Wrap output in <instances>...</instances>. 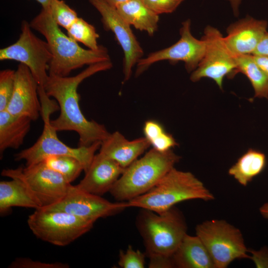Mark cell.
I'll use <instances>...</instances> for the list:
<instances>
[{"label":"cell","instance_id":"obj_11","mask_svg":"<svg viewBox=\"0 0 268 268\" xmlns=\"http://www.w3.org/2000/svg\"><path fill=\"white\" fill-rule=\"evenodd\" d=\"M201 39L205 44V53L197 68L192 72L190 79L197 82L202 78H209L222 90L224 77L234 76L237 56L229 49L223 35L215 27L207 26Z\"/></svg>","mask_w":268,"mask_h":268},{"label":"cell","instance_id":"obj_33","mask_svg":"<svg viewBox=\"0 0 268 268\" xmlns=\"http://www.w3.org/2000/svg\"><path fill=\"white\" fill-rule=\"evenodd\" d=\"M250 259L257 268H268V248L264 247L259 250H248Z\"/></svg>","mask_w":268,"mask_h":268},{"label":"cell","instance_id":"obj_16","mask_svg":"<svg viewBox=\"0 0 268 268\" xmlns=\"http://www.w3.org/2000/svg\"><path fill=\"white\" fill-rule=\"evenodd\" d=\"M268 22L250 16L230 24L226 29L225 42L236 55H253L258 44L267 32Z\"/></svg>","mask_w":268,"mask_h":268},{"label":"cell","instance_id":"obj_8","mask_svg":"<svg viewBox=\"0 0 268 268\" xmlns=\"http://www.w3.org/2000/svg\"><path fill=\"white\" fill-rule=\"evenodd\" d=\"M1 175L20 180L40 208L60 201L71 185L61 174L48 167L43 161L25 167L4 169Z\"/></svg>","mask_w":268,"mask_h":268},{"label":"cell","instance_id":"obj_28","mask_svg":"<svg viewBox=\"0 0 268 268\" xmlns=\"http://www.w3.org/2000/svg\"><path fill=\"white\" fill-rule=\"evenodd\" d=\"M15 70L5 69L0 71V111L6 109L12 97L15 84Z\"/></svg>","mask_w":268,"mask_h":268},{"label":"cell","instance_id":"obj_24","mask_svg":"<svg viewBox=\"0 0 268 268\" xmlns=\"http://www.w3.org/2000/svg\"><path fill=\"white\" fill-rule=\"evenodd\" d=\"M237 67L234 75L238 73L244 74L250 81L254 97L268 98V76L255 61L253 55H238Z\"/></svg>","mask_w":268,"mask_h":268},{"label":"cell","instance_id":"obj_6","mask_svg":"<svg viewBox=\"0 0 268 268\" xmlns=\"http://www.w3.org/2000/svg\"><path fill=\"white\" fill-rule=\"evenodd\" d=\"M196 234L208 251L215 268H226L237 259H250L241 232L224 220L203 221L196 226Z\"/></svg>","mask_w":268,"mask_h":268},{"label":"cell","instance_id":"obj_21","mask_svg":"<svg viewBox=\"0 0 268 268\" xmlns=\"http://www.w3.org/2000/svg\"><path fill=\"white\" fill-rule=\"evenodd\" d=\"M116 9L130 25L152 36L157 30L159 15L147 7L141 0H131L119 5Z\"/></svg>","mask_w":268,"mask_h":268},{"label":"cell","instance_id":"obj_25","mask_svg":"<svg viewBox=\"0 0 268 268\" xmlns=\"http://www.w3.org/2000/svg\"><path fill=\"white\" fill-rule=\"evenodd\" d=\"M49 168L61 174L71 183L80 174L84 168L77 158L68 155H51L43 160Z\"/></svg>","mask_w":268,"mask_h":268},{"label":"cell","instance_id":"obj_12","mask_svg":"<svg viewBox=\"0 0 268 268\" xmlns=\"http://www.w3.org/2000/svg\"><path fill=\"white\" fill-rule=\"evenodd\" d=\"M191 22L188 19L182 23L180 38L173 45L149 54L136 64V76L145 71L152 64L164 60L173 63L183 62L188 72L195 70L202 60L205 50V42L199 40L192 34Z\"/></svg>","mask_w":268,"mask_h":268},{"label":"cell","instance_id":"obj_13","mask_svg":"<svg viewBox=\"0 0 268 268\" xmlns=\"http://www.w3.org/2000/svg\"><path fill=\"white\" fill-rule=\"evenodd\" d=\"M128 207V201L113 202L71 185L60 201L41 208L62 210L94 223L100 218L113 215Z\"/></svg>","mask_w":268,"mask_h":268},{"label":"cell","instance_id":"obj_19","mask_svg":"<svg viewBox=\"0 0 268 268\" xmlns=\"http://www.w3.org/2000/svg\"><path fill=\"white\" fill-rule=\"evenodd\" d=\"M172 260L174 268H215L208 251L196 235L185 236Z\"/></svg>","mask_w":268,"mask_h":268},{"label":"cell","instance_id":"obj_32","mask_svg":"<svg viewBox=\"0 0 268 268\" xmlns=\"http://www.w3.org/2000/svg\"><path fill=\"white\" fill-rule=\"evenodd\" d=\"M150 145L157 151L165 152L178 144L173 136L165 132L160 137L152 141Z\"/></svg>","mask_w":268,"mask_h":268},{"label":"cell","instance_id":"obj_23","mask_svg":"<svg viewBox=\"0 0 268 268\" xmlns=\"http://www.w3.org/2000/svg\"><path fill=\"white\" fill-rule=\"evenodd\" d=\"M266 163L267 158L264 153L250 148L230 168L228 173L240 184L246 186L254 177L262 173Z\"/></svg>","mask_w":268,"mask_h":268},{"label":"cell","instance_id":"obj_31","mask_svg":"<svg viewBox=\"0 0 268 268\" xmlns=\"http://www.w3.org/2000/svg\"><path fill=\"white\" fill-rule=\"evenodd\" d=\"M10 268H68L69 266L60 262L45 263L33 261L29 258L16 259L9 266Z\"/></svg>","mask_w":268,"mask_h":268},{"label":"cell","instance_id":"obj_15","mask_svg":"<svg viewBox=\"0 0 268 268\" xmlns=\"http://www.w3.org/2000/svg\"><path fill=\"white\" fill-rule=\"evenodd\" d=\"M38 86L28 67L20 63L15 70L13 93L5 110L36 121L41 112Z\"/></svg>","mask_w":268,"mask_h":268},{"label":"cell","instance_id":"obj_7","mask_svg":"<svg viewBox=\"0 0 268 268\" xmlns=\"http://www.w3.org/2000/svg\"><path fill=\"white\" fill-rule=\"evenodd\" d=\"M27 223L37 238L63 247L89 231L94 223L62 210L41 208L28 216Z\"/></svg>","mask_w":268,"mask_h":268},{"label":"cell","instance_id":"obj_22","mask_svg":"<svg viewBox=\"0 0 268 268\" xmlns=\"http://www.w3.org/2000/svg\"><path fill=\"white\" fill-rule=\"evenodd\" d=\"M13 206L40 208L24 185L17 179L0 182V212H7Z\"/></svg>","mask_w":268,"mask_h":268},{"label":"cell","instance_id":"obj_35","mask_svg":"<svg viewBox=\"0 0 268 268\" xmlns=\"http://www.w3.org/2000/svg\"><path fill=\"white\" fill-rule=\"evenodd\" d=\"M253 56L257 64L268 76V57L256 55Z\"/></svg>","mask_w":268,"mask_h":268},{"label":"cell","instance_id":"obj_38","mask_svg":"<svg viewBox=\"0 0 268 268\" xmlns=\"http://www.w3.org/2000/svg\"><path fill=\"white\" fill-rule=\"evenodd\" d=\"M260 212L263 217L268 219V202L265 203L261 206Z\"/></svg>","mask_w":268,"mask_h":268},{"label":"cell","instance_id":"obj_37","mask_svg":"<svg viewBox=\"0 0 268 268\" xmlns=\"http://www.w3.org/2000/svg\"><path fill=\"white\" fill-rule=\"evenodd\" d=\"M230 1L235 15H238V7L242 0H228Z\"/></svg>","mask_w":268,"mask_h":268},{"label":"cell","instance_id":"obj_14","mask_svg":"<svg viewBox=\"0 0 268 268\" xmlns=\"http://www.w3.org/2000/svg\"><path fill=\"white\" fill-rule=\"evenodd\" d=\"M99 12L105 30L113 33L124 55L123 72L124 80H129L134 67L142 58L143 51L131 25L119 14L116 8L104 0H88Z\"/></svg>","mask_w":268,"mask_h":268},{"label":"cell","instance_id":"obj_29","mask_svg":"<svg viewBox=\"0 0 268 268\" xmlns=\"http://www.w3.org/2000/svg\"><path fill=\"white\" fill-rule=\"evenodd\" d=\"M146 255L139 250H134L129 245L126 252L120 250L118 262L122 268H143L145 267Z\"/></svg>","mask_w":268,"mask_h":268},{"label":"cell","instance_id":"obj_39","mask_svg":"<svg viewBox=\"0 0 268 268\" xmlns=\"http://www.w3.org/2000/svg\"><path fill=\"white\" fill-rule=\"evenodd\" d=\"M38 2L42 6V8L49 9L50 5L52 0H35Z\"/></svg>","mask_w":268,"mask_h":268},{"label":"cell","instance_id":"obj_34","mask_svg":"<svg viewBox=\"0 0 268 268\" xmlns=\"http://www.w3.org/2000/svg\"><path fill=\"white\" fill-rule=\"evenodd\" d=\"M253 55L268 57V32H267L263 36L256 50Z\"/></svg>","mask_w":268,"mask_h":268},{"label":"cell","instance_id":"obj_30","mask_svg":"<svg viewBox=\"0 0 268 268\" xmlns=\"http://www.w3.org/2000/svg\"><path fill=\"white\" fill-rule=\"evenodd\" d=\"M150 9L158 15L174 11L184 0H141Z\"/></svg>","mask_w":268,"mask_h":268},{"label":"cell","instance_id":"obj_26","mask_svg":"<svg viewBox=\"0 0 268 268\" xmlns=\"http://www.w3.org/2000/svg\"><path fill=\"white\" fill-rule=\"evenodd\" d=\"M67 31L69 37L89 49L97 50L100 46L98 44L99 35L94 26L81 17H78Z\"/></svg>","mask_w":268,"mask_h":268},{"label":"cell","instance_id":"obj_10","mask_svg":"<svg viewBox=\"0 0 268 268\" xmlns=\"http://www.w3.org/2000/svg\"><path fill=\"white\" fill-rule=\"evenodd\" d=\"M41 116L44 122L41 135L31 146L16 153L14 155L15 160H24L27 166L40 162L49 156L68 155L79 160L83 165L85 172L102 142H97L87 146L71 147L58 138L57 131L51 124L50 115Z\"/></svg>","mask_w":268,"mask_h":268},{"label":"cell","instance_id":"obj_2","mask_svg":"<svg viewBox=\"0 0 268 268\" xmlns=\"http://www.w3.org/2000/svg\"><path fill=\"white\" fill-rule=\"evenodd\" d=\"M150 268H174L172 257L185 236L187 225L175 206L162 213L141 209L136 219Z\"/></svg>","mask_w":268,"mask_h":268},{"label":"cell","instance_id":"obj_27","mask_svg":"<svg viewBox=\"0 0 268 268\" xmlns=\"http://www.w3.org/2000/svg\"><path fill=\"white\" fill-rule=\"evenodd\" d=\"M50 11L56 23L66 30L78 17L77 13L62 0H52Z\"/></svg>","mask_w":268,"mask_h":268},{"label":"cell","instance_id":"obj_9","mask_svg":"<svg viewBox=\"0 0 268 268\" xmlns=\"http://www.w3.org/2000/svg\"><path fill=\"white\" fill-rule=\"evenodd\" d=\"M52 54L47 42L37 37L29 23L21 22V33L13 44L0 50V60H13L27 66L40 86H44L49 76Z\"/></svg>","mask_w":268,"mask_h":268},{"label":"cell","instance_id":"obj_1","mask_svg":"<svg viewBox=\"0 0 268 268\" xmlns=\"http://www.w3.org/2000/svg\"><path fill=\"white\" fill-rule=\"evenodd\" d=\"M111 60L88 66L73 76L49 74L44 86L47 95L56 100L60 109L59 116L51 120L52 126L57 131H74L79 135V146H89L102 142L110 133L106 127L95 121L88 120L83 115L79 104L77 92L79 85L93 74L111 68Z\"/></svg>","mask_w":268,"mask_h":268},{"label":"cell","instance_id":"obj_17","mask_svg":"<svg viewBox=\"0 0 268 268\" xmlns=\"http://www.w3.org/2000/svg\"><path fill=\"white\" fill-rule=\"evenodd\" d=\"M124 170L116 162L99 152L95 155L83 178L75 186L84 191L102 196L110 192Z\"/></svg>","mask_w":268,"mask_h":268},{"label":"cell","instance_id":"obj_18","mask_svg":"<svg viewBox=\"0 0 268 268\" xmlns=\"http://www.w3.org/2000/svg\"><path fill=\"white\" fill-rule=\"evenodd\" d=\"M150 145L145 137L129 140L119 132L116 131L101 142L99 153L125 169Z\"/></svg>","mask_w":268,"mask_h":268},{"label":"cell","instance_id":"obj_5","mask_svg":"<svg viewBox=\"0 0 268 268\" xmlns=\"http://www.w3.org/2000/svg\"><path fill=\"white\" fill-rule=\"evenodd\" d=\"M181 157L172 149L152 148L126 168L109 193L118 201H127L147 192L178 163Z\"/></svg>","mask_w":268,"mask_h":268},{"label":"cell","instance_id":"obj_20","mask_svg":"<svg viewBox=\"0 0 268 268\" xmlns=\"http://www.w3.org/2000/svg\"><path fill=\"white\" fill-rule=\"evenodd\" d=\"M31 119L13 115L7 111H0V153L8 148L17 149L23 144L30 131Z\"/></svg>","mask_w":268,"mask_h":268},{"label":"cell","instance_id":"obj_3","mask_svg":"<svg viewBox=\"0 0 268 268\" xmlns=\"http://www.w3.org/2000/svg\"><path fill=\"white\" fill-rule=\"evenodd\" d=\"M48 43L52 54L49 74L67 76L72 70L111 60L107 49L100 45L97 50L85 49L76 41L66 35L53 19L49 9L42 8L29 23Z\"/></svg>","mask_w":268,"mask_h":268},{"label":"cell","instance_id":"obj_4","mask_svg":"<svg viewBox=\"0 0 268 268\" xmlns=\"http://www.w3.org/2000/svg\"><path fill=\"white\" fill-rule=\"evenodd\" d=\"M214 199L203 183L190 172L175 167L147 192L127 201L130 207H139L162 213L182 201Z\"/></svg>","mask_w":268,"mask_h":268},{"label":"cell","instance_id":"obj_36","mask_svg":"<svg viewBox=\"0 0 268 268\" xmlns=\"http://www.w3.org/2000/svg\"><path fill=\"white\" fill-rule=\"evenodd\" d=\"M108 4L113 7L117 8L119 5L127 2L131 0H104Z\"/></svg>","mask_w":268,"mask_h":268}]
</instances>
